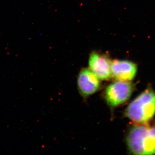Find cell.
<instances>
[{
  "mask_svg": "<svg viewBox=\"0 0 155 155\" xmlns=\"http://www.w3.org/2000/svg\"><path fill=\"white\" fill-rule=\"evenodd\" d=\"M127 143L128 149L134 154H155V127H132L127 134Z\"/></svg>",
  "mask_w": 155,
  "mask_h": 155,
  "instance_id": "cell-1",
  "label": "cell"
},
{
  "mask_svg": "<svg viewBox=\"0 0 155 155\" xmlns=\"http://www.w3.org/2000/svg\"><path fill=\"white\" fill-rule=\"evenodd\" d=\"M155 114V94L147 89L130 103L125 111L126 116L133 122L144 123Z\"/></svg>",
  "mask_w": 155,
  "mask_h": 155,
  "instance_id": "cell-2",
  "label": "cell"
},
{
  "mask_svg": "<svg viewBox=\"0 0 155 155\" xmlns=\"http://www.w3.org/2000/svg\"><path fill=\"white\" fill-rule=\"evenodd\" d=\"M134 90V84L130 81L118 80L107 87L104 92V98L109 105L117 107L130 98Z\"/></svg>",
  "mask_w": 155,
  "mask_h": 155,
  "instance_id": "cell-3",
  "label": "cell"
},
{
  "mask_svg": "<svg viewBox=\"0 0 155 155\" xmlns=\"http://www.w3.org/2000/svg\"><path fill=\"white\" fill-rule=\"evenodd\" d=\"M111 61L107 56L93 52L89 59V69L102 80H108L112 78Z\"/></svg>",
  "mask_w": 155,
  "mask_h": 155,
  "instance_id": "cell-4",
  "label": "cell"
},
{
  "mask_svg": "<svg viewBox=\"0 0 155 155\" xmlns=\"http://www.w3.org/2000/svg\"><path fill=\"white\" fill-rule=\"evenodd\" d=\"M77 84L79 92L84 97L93 94L101 87L99 78L87 68L81 70L78 77Z\"/></svg>",
  "mask_w": 155,
  "mask_h": 155,
  "instance_id": "cell-5",
  "label": "cell"
},
{
  "mask_svg": "<svg viewBox=\"0 0 155 155\" xmlns=\"http://www.w3.org/2000/svg\"><path fill=\"white\" fill-rule=\"evenodd\" d=\"M137 66L127 60H115L111 62L112 77L118 81H129L134 77Z\"/></svg>",
  "mask_w": 155,
  "mask_h": 155,
  "instance_id": "cell-6",
  "label": "cell"
}]
</instances>
